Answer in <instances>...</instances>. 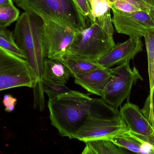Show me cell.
<instances>
[{"mask_svg": "<svg viewBox=\"0 0 154 154\" xmlns=\"http://www.w3.org/2000/svg\"><path fill=\"white\" fill-rule=\"evenodd\" d=\"M43 20L35 14L22 13L17 20L14 37L23 52L33 80L34 101H44L42 88L43 63L46 58Z\"/></svg>", "mask_w": 154, "mask_h": 154, "instance_id": "cell-1", "label": "cell"}, {"mask_svg": "<svg viewBox=\"0 0 154 154\" xmlns=\"http://www.w3.org/2000/svg\"><path fill=\"white\" fill-rule=\"evenodd\" d=\"M91 99L87 94L71 90L49 99L51 124L60 136L74 138L88 115Z\"/></svg>", "mask_w": 154, "mask_h": 154, "instance_id": "cell-2", "label": "cell"}, {"mask_svg": "<svg viewBox=\"0 0 154 154\" xmlns=\"http://www.w3.org/2000/svg\"><path fill=\"white\" fill-rule=\"evenodd\" d=\"M110 10L96 17L87 28L80 30L76 39L65 54L95 61L110 51L116 45Z\"/></svg>", "mask_w": 154, "mask_h": 154, "instance_id": "cell-3", "label": "cell"}, {"mask_svg": "<svg viewBox=\"0 0 154 154\" xmlns=\"http://www.w3.org/2000/svg\"><path fill=\"white\" fill-rule=\"evenodd\" d=\"M127 129L118 109L108 105L102 99L92 98L88 115L74 138L83 142L107 139Z\"/></svg>", "mask_w": 154, "mask_h": 154, "instance_id": "cell-4", "label": "cell"}, {"mask_svg": "<svg viewBox=\"0 0 154 154\" xmlns=\"http://www.w3.org/2000/svg\"><path fill=\"white\" fill-rule=\"evenodd\" d=\"M13 1L24 11L35 14L44 21H51L78 31L89 26L73 0Z\"/></svg>", "mask_w": 154, "mask_h": 154, "instance_id": "cell-5", "label": "cell"}, {"mask_svg": "<svg viewBox=\"0 0 154 154\" xmlns=\"http://www.w3.org/2000/svg\"><path fill=\"white\" fill-rule=\"evenodd\" d=\"M129 62L127 61L112 68V77L101 96L103 100L116 109L125 99H129L133 86L138 80H143L138 70L130 68Z\"/></svg>", "mask_w": 154, "mask_h": 154, "instance_id": "cell-6", "label": "cell"}, {"mask_svg": "<svg viewBox=\"0 0 154 154\" xmlns=\"http://www.w3.org/2000/svg\"><path fill=\"white\" fill-rule=\"evenodd\" d=\"M23 86L33 87L27 62L0 48V91Z\"/></svg>", "mask_w": 154, "mask_h": 154, "instance_id": "cell-7", "label": "cell"}, {"mask_svg": "<svg viewBox=\"0 0 154 154\" xmlns=\"http://www.w3.org/2000/svg\"><path fill=\"white\" fill-rule=\"evenodd\" d=\"M110 7L113 14L112 23L118 33L141 38L146 33L154 32V19L148 12H125Z\"/></svg>", "mask_w": 154, "mask_h": 154, "instance_id": "cell-8", "label": "cell"}, {"mask_svg": "<svg viewBox=\"0 0 154 154\" xmlns=\"http://www.w3.org/2000/svg\"><path fill=\"white\" fill-rule=\"evenodd\" d=\"M43 22L46 58L58 59L75 42L79 31L51 21Z\"/></svg>", "mask_w": 154, "mask_h": 154, "instance_id": "cell-9", "label": "cell"}, {"mask_svg": "<svg viewBox=\"0 0 154 154\" xmlns=\"http://www.w3.org/2000/svg\"><path fill=\"white\" fill-rule=\"evenodd\" d=\"M119 113L128 130L154 146V127L138 106L128 101L120 108Z\"/></svg>", "mask_w": 154, "mask_h": 154, "instance_id": "cell-10", "label": "cell"}, {"mask_svg": "<svg viewBox=\"0 0 154 154\" xmlns=\"http://www.w3.org/2000/svg\"><path fill=\"white\" fill-rule=\"evenodd\" d=\"M141 38L129 37L125 42L118 43L106 54L95 62L100 67L110 68L127 61H130L143 50Z\"/></svg>", "mask_w": 154, "mask_h": 154, "instance_id": "cell-11", "label": "cell"}, {"mask_svg": "<svg viewBox=\"0 0 154 154\" xmlns=\"http://www.w3.org/2000/svg\"><path fill=\"white\" fill-rule=\"evenodd\" d=\"M112 76V68L100 67L74 76L75 83L87 91L101 96Z\"/></svg>", "mask_w": 154, "mask_h": 154, "instance_id": "cell-12", "label": "cell"}, {"mask_svg": "<svg viewBox=\"0 0 154 154\" xmlns=\"http://www.w3.org/2000/svg\"><path fill=\"white\" fill-rule=\"evenodd\" d=\"M118 146L138 154H154V146L128 129L107 138Z\"/></svg>", "mask_w": 154, "mask_h": 154, "instance_id": "cell-13", "label": "cell"}, {"mask_svg": "<svg viewBox=\"0 0 154 154\" xmlns=\"http://www.w3.org/2000/svg\"><path fill=\"white\" fill-rule=\"evenodd\" d=\"M71 76L69 69L59 60L48 58L44 60L42 81L66 85Z\"/></svg>", "mask_w": 154, "mask_h": 154, "instance_id": "cell-14", "label": "cell"}, {"mask_svg": "<svg viewBox=\"0 0 154 154\" xmlns=\"http://www.w3.org/2000/svg\"><path fill=\"white\" fill-rule=\"evenodd\" d=\"M86 146L83 154H125L126 149L120 147L108 139L89 140L84 142Z\"/></svg>", "mask_w": 154, "mask_h": 154, "instance_id": "cell-15", "label": "cell"}, {"mask_svg": "<svg viewBox=\"0 0 154 154\" xmlns=\"http://www.w3.org/2000/svg\"><path fill=\"white\" fill-rule=\"evenodd\" d=\"M58 59L67 67L73 77L79 73L87 72L100 67L95 61L72 54H63Z\"/></svg>", "mask_w": 154, "mask_h": 154, "instance_id": "cell-16", "label": "cell"}, {"mask_svg": "<svg viewBox=\"0 0 154 154\" xmlns=\"http://www.w3.org/2000/svg\"><path fill=\"white\" fill-rule=\"evenodd\" d=\"M0 48L17 57L25 59L23 52L15 42L12 32L6 28H0Z\"/></svg>", "mask_w": 154, "mask_h": 154, "instance_id": "cell-17", "label": "cell"}, {"mask_svg": "<svg viewBox=\"0 0 154 154\" xmlns=\"http://www.w3.org/2000/svg\"><path fill=\"white\" fill-rule=\"evenodd\" d=\"M147 54L149 73L150 95L148 98H151L152 94L154 85V32L148 33L144 36Z\"/></svg>", "mask_w": 154, "mask_h": 154, "instance_id": "cell-18", "label": "cell"}, {"mask_svg": "<svg viewBox=\"0 0 154 154\" xmlns=\"http://www.w3.org/2000/svg\"><path fill=\"white\" fill-rule=\"evenodd\" d=\"M19 17V10L14 4L0 5V28L10 26L17 21Z\"/></svg>", "mask_w": 154, "mask_h": 154, "instance_id": "cell-19", "label": "cell"}, {"mask_svg": "<svg viewBox=\"0 0 154 154\" xmlns=\"http://www.w3.org/2000/svg\"><path fill=\"white\" fill-rule=\"evenodd\" d=\"M42 88L49 97V99L55 98L71 90L66 85L45 81H42Z\"/></svg>", "mask_w": 154, "mask_h": 154, "instance_id": "cell-20", "label": "cell"}, {"mask_svg": "<svg viewBox=\"0 0 154 154\" xmlns=\"http://www.w3.org/2000/svg\"><path fill=\"white\" fill-rule=\"evenodd\" d=\"M82 17L89 26L95 21L89 0H73Z\"/></svg>", "mask_w": 154, "mask_h": 154, "instance_id": "cell-21", "label": "cell"}, {"mask_svg": "<svg viewBox=\"0 0 154 154\" xmlns=\"http://www.w3.org/2000/svg\"><path fill=\"white\" fill-rule=\"evenodd\" d=\"M109 5L125 12H134L143 11L141 8L124 0H107Z\"/></svg>", "mask_w": 154, "mask_h": 154, "instance_id": "cell-22", "label": "cell"}, {"mask_svg": "<svg viewBox=\"0 0 154 154\" xmlns=\"http://www.w3.org/2000/svg\"><path fill=\"white\" fill-rule=\"evenodd\" d=\"M141 110L144 115L154 127V85L151 98H147L143 108Z\"/></svg>", "mask_w": 154, "mask_h": 154, "instance_id": "cell-23", "label": "cell"}, {"mask_svg": "<svg viewBox=\"0 0 154 154\" xmlns=\"http://www.w3.org/2000/svg\"><path fill=\"white\" fill-rule=\"evenodd\" d=\"M2 102L5 107V112L10 113L14 111L15 105L17 104V99L12 95L6 94L4 96Z\"/></svg>", "mask_w": 154, "mask_h": 154, "instance_id": "cell-24", "label": "cell"}, {"mask_svg": "<svg viewBox=\"0 0 154 154\" xmlns=\"http://www.w3.org/2000/svg\"><path fill=\"white\" fill-rule=\"evenodd\" d=\"M124 1H126L134 5L139 7L143 11L150 13L154 19V13L153 11L152 10L149 5H148L146 3L144 2L142 0H124Z\"/></svg>", "mask_w": 154, "mask_h": 154, "instance_id": "cell-25", "label": "cell"}, {"mask_svg": "<svg viewBox=\"0 0 154 154\" xmlns=\"http://www.w3.org/2000/svg\"><path fill=\"white\" fill-rule=\"evenodd\" d=\"M142 1H143L149 5L154 13V0H142Z\"/></svg>", "mask_w": 154, "mask_h": 154, "instance_id": "cell-26", "label": "cell"}, {"mask_svg": "<svg viewBox=\"0 0 154 154\" xmlns=\"http://www.w3.org/2000/svg\"><path fill=\"white\" fill-rule=\"evenodd\" d=\"M14 4L13 0H0V5Z\"/></svg>", "mask_w": 154, "mask_h": 154, "instance_id": "cell-27", "label": "cell"}, {"mask_svg": "<svg viewBox=\"0 0 154 154\" xmlns=\"http://www.w3.org/2000/svg\"><path fill=\"white\" fill-rule=\"evenodd\" d=\"M89 2L90 3V5L91 4V2H92V0H89Z\"/></svg>", "mask_w": 154, "mask_h": 154, "instance_id": "cell-28", "label": "cell"}, {"mask_svg": "<svg viewBox=\"0 0 154 154\" xmlns=\"http://www.w3.org/2000/svg\"></svg>", "mask_w": 154, "mask_h": 154, "instance_id": "cell-29", "label": "cell"}]
</instances>
